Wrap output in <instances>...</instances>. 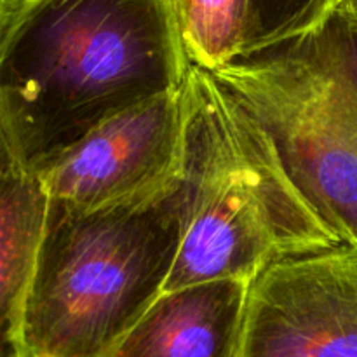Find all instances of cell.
Here are the masks:
<instances>
[{
    "mask_svg": "<svg viewBox=\"0 0 357 357\" xmlns=\"http://www.w3.org/2000/svg\"><path fill=\"white\" fill-rule=\"evenodd\" d=\"M190 68L171 0H0L2 152L40 173Z\"/></svg>",
    "mask_w": 357,
    "mask_h": 357,
    "instance_id": "1",
    "label": "cell"
},
{
    "mask_svg": "<svg viewBox=\"0 0 357 357\" xmlns=\"http://www.w3.org/2000/svg\"><path fill=\"white\" fill-rule=\"evenodd\" d=\"M187 93L190 204L162 291L255 279L282 258L344 244L295 183L267 129L215 73L192 65Z\"/></svg>",
    "mask_w": 357,
    "mask_h": 357,
    "instance_id": "2",
    "label": "cell"
},
{
    "mask_svg": "<svg viewBox=\"0 0 357 357\" xmlns=\"http://www.w3.org/2000/svg\"><path fill=\"white\" fill-rule=\"evenodd\" d=\"M190 204L187 169L152 197L101 209L51 199L16 344L3 357H105L162 293Z\"/></svg>",
    "mask_w": 357,
    "mask_h": 357,
    "instance_id": "3",
    "label": "cell"
},
{
    "mask_svg": "<svg viewBox=\"0 0 357 357\" xmlns=\"http://www.w3.org/2000/svg\"><path fill=\"white\" fill-rule=\"evenodd\" d=\"M213 73L267 129L324 222L356 246V31L333 10L312 33Z\"/></svg>",
    "mask_w": 357,
    "mask_h": 357,
    "instance_id": "4",
    "label": "cell"
},
{
    "mask_svg": "<svg viewBox=\"0 0 357 357\" xmlns=\"http://www.w3.org/2000/svg\"><path fill=\"white\" fill-rule=\"evenodd\" d=\"M188 121L185 82L105 121L37 174L52 201L84 211L152 197L185 174Z\"/></svg>",
    "mask_w": 357,
    "mask_h": 357,
    "instance_id": "5",
    "label": "cell"
},
{
    "mask_svg": "<svg viewBox=\"0 0 357 357\" xmlns=\"http://www.w3.org/2000/svg\"><path fill=\"white\" fill-rule=\"evenodd\" d=\"M241 357H357V246L264 268L250 286Z\"/></svg>",
    "mask_w": 357,
    "mask_h": 357,
    "instance_id": "6",
    "label": "cell"
},
{
    "mask_svg": "<svg viewBox=\"0 0 357 357\" xmlns=\"http://www.w3.org/2000/svg\"><path fill=\"white\" fill-rule=\"evenodd\" d=\"M251 281L162 291L105 357H241Z\"/></svg>",
    "mask_w": 357,
    "mask_h": 357,
    "instance_id": "7",
    "label": "cell"
},
{
    "mask_svg": "<svg viewBox=\"0 0 357 357\" xmlns=\"http://www.w3.org/2000/svg\"><path fill=\"white\" fill-rule=\"evenodd\" d=\"M51 197L37 173L2 152L0 317L3 356L20 335L47 229Z\"/></svg>",
    "mask_w": 357,
    "mask_h": 357,
    "instance_id": "8",
    "label": "cell"
},
{
    "mask_svg": "<svg viewBox=\"0 0 357 357\" xmlns=\"http://www.w3.org/2000/svg\"><path fill=\"white\" fill-rule=\"evenodd\" d=\"M192 65L216 72L241 58L248 0H171Z\"/></svg>",
    "mask_w": 357,
    "mask_h": 357,
    "instance_id": "9",
    "label": "cell"
},
{
    "mask_svg": "<svg viewBox=\"0 0 357 357\" xmlns=\"http://www.w3.org/2000/svg\"><path fill=\"white\" fill-rule=\"evenodd\" d=\"M337 0H248L241 58L278 51L326 23Z\"/></svg>",
    "mask_w": 357,
    "mask_h": 357,
    "instance_id": "10",
    "label": "cell"
},
{
    "mask_svg": "<svg viewBox=\"0 0 357 357\" xmlns=\"http://www.w3.org/2000/svg\"><path fill=\"white\" fill-rule=\"evenodd\" d=\"M333 10L357 33V0H337Z\"/></svg>",
    "mask_w": 357,
    "mask_h": 357,
    "instance_id": "11",
    "label": "cell"
}]
</instances>
